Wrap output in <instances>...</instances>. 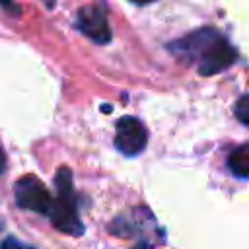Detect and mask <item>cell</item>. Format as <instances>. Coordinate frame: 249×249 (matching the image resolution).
Masks as SVG:
<instances>
[{"label":"cell","instance_id":"1","mask_svg":"<svg viewBox=\"0 0 249 249\" xmlns=\"http://www.w3.org/2000/svg\"><path fill=\"white\" fill-rule=\"evenodd\" d=\"M169 51L187 64L196 58L198 72L204 76L226 70L237 56L233 47L216 29H198L179 41L169 43Z\"/></svg>","mask_w":249,"mask_h":249},{"label":"cell","instance_id":"2","mask_svg":"<svg viewBox=\"0 0 249 249\" xmlns=\"http://www.w3.org/2000/svg\"><path fill=\"white\" fill-rule=\"evenodd\" d=\"M54 187H56V198L49 212L53 226L68 235H82L84 224L78 214L76 193L72 187V171L68 167H58L54 177Z\"/></svg>","mask_w":249,"mask_h":249},{"label":"cell","instance_id":"3","mask_svg":"<svg viewBox=\"0 0 249 249\" xmlns=\"http://www.w3.org/2000/svg\"><path fill=\"white\" fill-rule=\"evenodd\" d=\"M14 196H16V204L19 208L33 210L43 216H49L51 206L54 202V198L51 196L47 187L35 175H23L21 179H18L14 185Z\"/></svg>","mask_w":249,"mask_h":249},{"label":"cell","instance_id":"4","mask_svg":"<svg viewBox=\"0 0 249 249\" xmlns=\"http://www.w3.org/2000/svg\"><path fill=\"white\" fill-rule=\"evenodd\" d=\"M148 130L136 117H121L115 126V148L123 156H136L146 148Z\"/></svg>","mask_w":249,"mask_h":249},{"label":"cell","instance_id":"5","mask_svg":"<svg viewBox=\"0 0 249 249\" xmlns=\"http://www.w3.org/2000/svg\"><path fill=\"white\" fill-rule=\"evenodd\" d=\"M76 25L78 29L88 37L91 39L93 43H99V45H105L111 41V27L107 23V18H105V10L101 6H82L76 14Z\"/></svg>","mask_w":249,"mask_h":249},{"label":"cell","instance_id":"6","mask_svg":"<svg viewBox=\"0 0 249 249\" xmlns=\"http://www.w3.org/2000/svg\"><path fill=\"white\" fill-rule=\"evenodd\" d=\"M228 167L235 177H249V146L235 148L228 158Z\"/></svg>","mask_w":249,"mask_h":249},{"label":"cell","instance_id":"7","mask_svg":"<svg viewBox=\"0 0 249 249\" xmlns=\"http://www.w3.org/2000/svg\"><path fill=\"white\" fill-rule=\"evenodd\" d=\"M233 113H235V117H237L243 124L249 126V95H241V97L235 101Z\"/></svg>","mask_w":249,"mask_h":249},{"label":"cell","instance_id":"8","mask_svg":"<svg viewBox=\"0 0 249 249\" xmlns=\"http://www.w3.org/2000/svg\"><path fill=\"white\" fill-rule=\"evenodd\" d=\"M0 4H2L6 10H10L12 14H19V8L14 4V0H0Z\"/></svg>","mask_w":249,"mask_h":249},{"label":"cell","instance_id":"9","mask_svg":"<svg viewBox=\"0 0 249 249\" xmlns=\"http://www.w3.org/2000/svg\"><path fill=\"white\" fill-rule=\"evenodd\" d=\"M6 163H8V160H6V152H4V148L0 146V173H4Z\"/></svg>","mask_w":249,"mask_h":249},{"label":"cell","instance_id":"10","mask_svg":"<svg viewBox=\"0 0 249 249\" xmlns=\"http://www.w3.org/2000/svg\"><path fill=\"white\" fill-rule=\"evenodd\" d=\"M0 245H2V247H8V245H27V243H21V241H18V239H4Z\"/></svg>","mask_w":249,"mask_h":249},{"label":"cell","instance_id":"11","mask_svg":"<svg viewBox=\"0 0 249 249\" xmlns=\"http://www.w3.org/2000/svg\"><path fill=\"white\" fill-rule=\"evenodd\" d=\"M130 2H134V4H152L156 0H130Z\"/></svg>","mask_w":249,"mask_h":249},{"label":"cell","instance_id":"12","mask_svg":"<svg viewBox=\"0 0 249 249\" xmlns=\"http://www.w3.org/2000/svg\"><path fill=\"white\" fill-rule=\"evenodd\" d=\"M43 2H45L47 8H53V6H54V0H43Z\"/></svg>","mask_w":249,"mask_h":249},{"label":"cell","instance_id":"13","mask_svg":"<svg viewBox=\"0 0 249 249\" xmlns=\"http://www.w3.org/2000/svg\"><path fill=\"white\" fill-rule=\"evenodd\" d=\"M0 230H2V224H0Z\"/></svg>","mask_w":249,"mask_h":249}]
</instances>
